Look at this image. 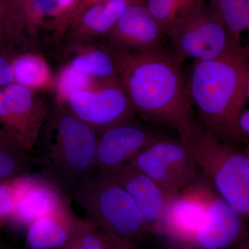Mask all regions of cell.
Masks as SVG:
<instances>
[{"instance_id":"1","label":"cell","mask_w":249,"mask_h":249,"mask_svg":"<svg viewBox=\"0 0 249 249\" xmlns=\"http://www.w3.org/2000/svg\"><path fill=\"white\" fill-rule=\"evenodd\" d=\"M109 47L117 63L118 78L137 116L174 131L182 140L191 136L200 124L181 62L167 49L139 53Z\"/></svg>"},{"instance_id":"18","label":"cell","mask_w":249,"mask_h":249,"mask_svg":"<svg viewBox=\"0 0 249 249\" xmlns=\"http://www.w3.org/2000/svg\"><path fill=\"white\" fill-rule=\"evenodd\" d=\"M78 49L69 65L76 71L93 79H107L118 77V67L114 53L109 46L83 47L70 46Z\"/></svg>"},{"instance_id":"13","label":"cell","mask_w":249,"mask_h":249,"mask_svg":"<svg viewBox=\"0 0 249 249\" xmlns=\"http://www.w3.org/2000/svg\"><path fill=\"white\" fill-rule=\"evenodd\" d=\"M245 222L208 180L206 213L196 233V249H228L245 242L249 239Z\"/></svg>"},{"instance_id":"9","label":"cell","mask_w":249,"mask_h":249,"mask_svg":"<svg viewBox=\"0 0 249 249\" xmlns=\"http://www.w3.org/2000/svg\"><path fill=\"white\" fill-rule=\"evenodd\" d=\"M127 164L133 165L174 194L188 186L199 172L184 142L169 135L144 148Z\"/></svg>"},{"instance_id":"34","label":"cell","mask_w":249,"mask_h":249,"mask_svg":"<svg viewBox=\"0 0 249 249\" xmlns=\"http://www.w3.org/2000/svg\"><path fill=\"white\" fill-rule=\"evenodd\" d=\"M241 148L249 156V140L242 141Z\"/></svg>"},{"instance_id":"31","label":"cell","mask_w":249,"mask_h":249,"mask_svg":"<svg viewBox=\"0 0 249 249\" xmlns=\"http://www.w3.org/2000/svg\"><path fill=\"white\" fill-rule=\"evenodd\" d=\"M113 249H134V244L130 241L119 240Z\"/></svg>"},{"instance_id":"4","label":"cell","mask_w":249,"mask_h":249,"mask_svg":"<svg viewBox=\"0 0 249 249\" xmlns=\"http://www.w3.org/2000/svg\"><path fill=\"white\" fill-rule=\"evenodd\" d=\"M102 231L133 242L151 233L128 193L112 175L94 173L67 193Z\"/></svg>"},{"instance_id":"30","label":"cell","mask_w":249,"mask_h":249,"mask_svg":"<svg viewBox=\"0 0 249 249\" xmlns=\"http://www.w3.org/2000/svg\"><path fill=\"white\" fill-rule=\"evenodd\" d=\"M170 1L178 5L183 13V11L189 9V8H191L193 5L196 4L199 0H170ZM182 13H181V14H182Z\"/></svg>"},{"instance_id":"32","label":"cell","mask_w":249,"mask_h":249,"mask_svg":"<svg viewBox=\"0 0 249 249\" xmlns=\"http://www.w3.org/2000/svg\"><path fill=\"white\" fill-rule=\"evenodd\" d=\"M228 249H249V239L239 245L234 246L231 248Z\"/></svg>"},{"instance_id":"20","label":"cell","mask_w":249,"mask_h":249,"mask_svg":"<svg viewBox=\"0 0 249 249\" xmlns=\"http://www.w3.org/2000/svg\"><path fill=\"white\" fill-rule=\"evenodd\" d=\"M41 157H33L0 137V181H10L31 175L40 166Z\"/></svg>"},{"instance_id":"15","label":"cell","mask_w":249,"mask_h":249,"mask_svg":"<svg viewBox=\"0 0 249 249\" xmlns=\"http://www.w3.org/2000/svg\"><path fill=\"white\" fill-rule=\"evenodd\" d=\"M111 175L128 193L150 232L158 233L167 205L176 193L165 191L153 179L130 164L124 165Z\"/></svg>"},{"instance_id":"25","label":"cell","mask_w":249,"mask_h":249,"mask_svg":"<svg viewBox=\"0 0 249 249\" xmlns=\"http://www.w3.org/2000/svg\"><path fill=\"white\" fill-rule=\"evenodd\" d=\"M105 1L106 0H78L73 9L54 26V36L55 38L62 39L67 31L87 9L93 5Z\"/></svg>"},{"instance_id":"37","label":"cell","mask_w":249,"mask_h":249,"mask_svg":"<svg viewBox=\"0 0 249 249\" xmlns=\"http://www.w3.org/2000/svg\"><path fill=\"white\" fill-rule=\"evenodd\" d=\"M3 248V243L1 242V238H0V249H2Z\"/></svg>"},{"instance_id":"33","label":"cell","mask_w":249,"mask_h":249,"mask_svg":"<svg viewBox=\"0 0 249 249\" xmlns=\"http://www.w3.org/2000/svg\"><path fill=\"white\" fill-rule=\"evenodd\" d=\"M59 249H78V248L74 241L73 240V239H71V240L68 244Z\"/></svg>"},{"instance_id":"21","label":"cell","mask_w":249,"mask_h":249,"mask_svg":"<svg viewBox=\"0 0 249 249\" xmlns=\"http://www.w3.org/2000/svg\"><path fill=\"white\" fill-rule=\"evenodd\" d=\"M222 18L232 37L242 42L244 32L249 36V0H207Z\"/></svg>"},{"instance_id":"11","label":"cell","mask_w":249,"mask_h":249,"mask_svg":"<svg viewBox=\"0 0 249 249\" xmlns=\"http://www.w3.org/2000/svg\"><path fill=\"white\" fill-rule=\"evenodd\" d=\"M207 183V177L199 170L195 179L167 205L158 233L166 236L171 245L196 249V233L206 213Z\"/></svg>"},{"instance_id":"23","label":"cell","mask_w":249,"mask_h":249,"mask_svg":"<svg viewBox=\"0 0 249 249\" xmlns=\"http://www.w3.org/2000/svg\"><path fill=\"white\" fill-rule=\"evenodd\" d=\"M96 80L82 74L70 65L64 67L55 83L57 103L63 104L70 93L89 88Z\"/></svg>"},{"instance_id":"10","label":"cell","mask_w":249,"mask_h":249,"mask_svg":"<svg viewBox=\"0 0 249 249\" xmlns=\"http://www.w3.org/2000/svg\"><path fill=\"white\" fill-rule=\"evenodd\" d=\"M166 135L159 127L136 117L101 131L98 135L96 171L114 175L139 152Z\"/></svg>"},{"instance_id":"5","label":"cell","mask_w":249,"mask_h":249,"mask_svg":"<svg viewBox=\"0 0 249 249\" xmlns=\"http://www.w3.org/2000/svg\"><path fill=\"white\" fill-rule=\"evenodd\" d=\"M214 189L249 224V156L219 140L201 124L182 140Z\"/></svg>"},{"instance_id":"26","label":"cell","mask_w":249,"mask_h":249,"mask_svg":"<svg viewBox=\"0 0 249 249\" xmlns=\"http://www.w3.org/2000/svg\"><path fill=\"white\" fill-rule=\"evenodd\" d=\"M14 181H0V228L11 223L14 208Z\"/></svg>"},{"instance_id":"3","label":"cell","mask_w":249,"mask_h":249,"mask_svg":"<svg viewBox=\"0 0 249 249\" xmlns=\"http://www.w3.org/2000/svg\"><path fill=\"white\" fill-rule=\"evenodd\" d=\"M44 176L67 193L96 170L98 133L56 103L47 118Z\"/></svg>"},{"instance_id":"29","label":"cell","mask_w":249,"mask_h":249,"mask_svg":"<svg viewBox=\"0 0 249 249\" xmlns=\"http://www.w3.org/2000/svg\"><path fill=\"white\" fill-rule=\"evenodd\" d=\"M6 9L4 0H0V36H6Z\"/></svg>"},{"instance_id":"12","label":"cell","mask_w":249,"mask_h":249,"mask_svg":"<svg viewBox=\"0 0 249 249\" xmlns=\"http://www.w3.org/2000/svg\"><path fill=\"white\" fill-rule=\"evenodd\" d=\"M112 48L133 53H147L165 50V34L142 0L132 3L103 37Z\"/></svg>"},{"instance_id":"7","label":"cell","mask_w":249,"mask_h":249,"mask_svg":"<svg viewBox=\"0 0 249 249\" xmlns=\"http://www.w3.org/2000/svg\"><path fill=\"white\" fill-rule=\"evenodd\" d=\"M49 114L37 91L16 83L0 88V137L23 151L35 146Z\"/></svg>"},{"instance_id":"24","label":"cell","mask_w":249,"mask_h":249,"mask_svg":"<svg viewBox=\"0 0 249 249\" xmlns=\"http://www.w3.org/2000/svg\"><path fill=\"white\" fill-rule=\"evenodd\" d=\"M6 9V37L18 41L27 29L28 0H4Z\"/></svg>"},{"instance_id":"14","label":"cell","mask_w":249,"mask_h":249,"mask_svg":"<svg viewBox=\"0 0 249 249\" xmlns=\"http://www.w3.org/2000/svg\"><path fill=\"white\" fill-rule=\"evenodd\" d=\"M14 208L11 223L29 227L31 223L56 212L70 203L67 193L44 175L16 178Z\"/></svg>"},{"instance_id":"28","label":"cell","mask_w":249,"mask_h":249,"mask_svg":"<svg viewBox=\"0 0 249 249\" xmlns=\"http://www.w3.org/2000/svg\"><path fill=\"white\" fill-rule=\"evenodd\" d=\"M78 1V0H57L58 4V14H57L56 17L52 22L53 27L65 15L68 14L73 9V6H75Z\"/></svg>"},{"instance_id":"2","label":"cell","mask_w":249,"mask_h":249,"mask_svg":"<svg viewBox=\"0 0 249 249\" xmlns=\"http://www.w3.org/2000/svg\"><path fill=\"white\" fill-rule=\"evenodd\" d=\"M249 46L217 58L194 62L186 76L196 117L205 130L241 147L239 118L246 109Z\"/></svg>"},{"instance_id":"36","label":"cell","mask_w":249,"mask_h":249,"mask_svg":"<svg viewBox=\"0 0 249 249\" xmlns=\"http://www.w3.org/2000/svg\"><path fill=\"white\" fill-rule=\"evenodd\" d=\"M186 249L183 248V247H178V246L170 245L169 247H166V248L164 249Z\"/></svg>"},{"instance_id":"22","label":"cell","mask_w":249,"mask_h":249,"mask_svg":"<svg viewBox=\"0 0 249 249\" xmlns=\"http://www.w3.org/2000/svg\"><path fill=\"white\" fill-rule=\"evenodd\" d=\"M72 239L78 249H113L119 240L100 230L89 219L80 218Z\"/></svg>"},{"instance_id":"35","label":"cell","mask_w":249,"mask_h":249,"mask_svg":"<svg viewBox=\"0 0 249 249\" xmlns=\"http://www.w3.org/2000/svg\"><path fill=\"white\" fill-rule=\"evenodd\" d=\"M246 93H247V101L249 100V65L247 71V80H246Z\"/></svg>"},{"instance_id":"19","label":"cell","mask_w":249,"mask_h":249,"mask_svg":"<svg viewBox=\"0 0 249 249\" xmlns=\"http://www.w3.org/2000/svg\"><path fill=\"white\" fill-rule=\"evenodd\" d=\"M14 83L34 91L55 88L56 79L49 64L42 55L23 53L11 60Z\"/></svg>"},{"instance_id":"16","label":"cell","mask_w":249,"mask_h":249,"mask_svg":"<svg viewBox=\"0 0 249 249\" xmlns=\"http://www.w3.org/2000/svg\"><path fill=\"white\" fill-rule=\"evenodd\" d=\"M141 0H106L93 5L81 15L62 38L70 46L80 45L96 37H105L112 29L124 10Z\"/></svg>"},{"instance_id":"17","label":"cell","mask_w":249,"mask_h":249,"mask_svg":"<svg viewBox=\"0 0 249 249\" xmlns=\"http://www.w3.org/2000/svg\"><path fill=\"white\" fill-rule=\"evenodd\" d=\"M79 218L70 203L61 209L31 223L26 245L29 249H59L68 244L76 232Z\"/></svg>"},{"instance_id":"6","label":"cell","mask_w":249,"mask_h":249,"mask_svg":"<svg viewBox=\"0 0 249 249\" xmlns=\"http://www.w3.org/2000/svg\"><path fill=\"white\" fill-rule=\"evenodd\" d=\"M169 52L178 62H202L245 47L234 38L222 18L207 0L178 16L165 36Z\"/></svg>"},{"instance_id":"27","label":"cell","mask_w":249,"mask_h":249,"mask_svg":"<svg viewBox=\"0 0 249 249\" xmlns=\"http://www.w3.org/2000/svg\"><path fill=\"white\" fill-rule=\"evenodd\" d=\"M14 83V70L11 60L0 55V88Z\"/></svg>"},{"instance_id":"8","label":"cell","mask_w":249,"mask_h":249,"mask_svg":"<svg viewBox=\"0 0 249 249\" xmlns=\"http://www.w3.org/2000/svg\"><path fill=\"white\" fill-rule=\"evenodd\" d=\"M62 105L98 133L137 116L118 77L96 80L89 88L70 93Z\"/></svg>"}]
</instances>
